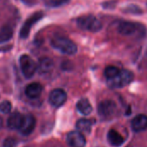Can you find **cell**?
I'll use <instances>...</instances> for the list:
<instances>
[{
    "mask_svg": "<svg viewBox=\"0 0 147 147\" xmlns=\"http://www.w3.org/2000/svg\"><path fill=\"white\" fill-rule=\"evenodd\" d=\"M77 24L79 28L90 32H98L102 28V23L101 21L92 15L82 16L78 18Z\"/></svg>",
    "mask_w": 147,
    "mask_h": 147,
    "instance_id": "6da1fadb",
    "label": "cell"
},
{
    "mask_svg": "<svg viewBox=\"0 0 147 147\" xmlns=\"http://www.w3.org/2000/svg\"><path fill=\"white\" fill-rule=\"evenodd\" d=\"M51 43L55 49L67 55H73L78 51L77 45L72 40L65 37H56L52 40Z\"/></svg>",
    "mask_w": 147,
    "mask_h": 147,
    "instance_id": "7a4b0ae2",
    "label": "cell"
},
{
    "mask_svg": "<svg viewBox=\"0 0 147 147\" xmlns=\"http://www.w3.org/2000/svg\"><path fill=\"white\" fill-rule=\"evenodd\" d=\"M134 76L132 71L128 70H121L114 78L108 80V84L113 89L123 88L129 84L134 80Z\"/></svg>",
    "mask_w": 147,
    "mask_h": 147,
    "instance_id": "3957f363",
    "label": "cell"
},
{
    "mask_svg": "<svg viewBox=\"0 0 147 147\" xmlns=\"http://www.w3.org/2000/svg\"><path fill=\"white\" fill-rule=\"evenodd\" d=\"M19 62H20L22 72L25 76V78H32L34 75L35 71H37V65L34 61V59L28 55L24 54L21 56Z\"/></svg>",
    "mask_w": 147,
    "mask_h": 147,
    "instance_id": "277c9868",
    "label": "cell"
},
{
    "mask_svg": "<svg viewBox=\"0 0 147 147\" xmlns=\"http://www.w3.org/2000/svg\"><path fill=\"white\" fill-rule=\"evenodd\" d=\"M98 113L102 119H112L117 113V106L111 100H104L98 105Z\"/></svg>",
    "mask_w": 147,
    "mask_h": 147,
    "instance_id": "5b68a950",
    "label": "cell"
},
{
    "mask_svg": "<svg viewBox=\"0 0 147 147\" xmlns=\"http://www.w3.org/2000/svg\"><path fill=\"white\" fill-rule=\"evenodd\" d=\"M43 16V13L42 12H36L34 14H33L32 16H30L26 22H24V24L22 25V28L20 31V37L22 39H25L28 36L29 32L31 30V28L34 24H35L40 19H41Z\"/></svg>",
    "mask_w": 147,
    "mask_h": 147,
    "instance_id": "8992f818",
    "label": "cell"
},
{
    "mask_svg": "<svg viewBox=\"0 0 147 147\" xmlns=\"http://www.w3.org/2000/svg\"><path fill=\"white\" fill-rule=\"evenodd\" d=\"M67 99V95L65 90L61 89H55L51 91L49 95V102L53 107L59 108L62 106Z\"/></svg>",
    "mask_w": 147,
    "mask_h": 147,
    "instance_id": "52a82bcc",
    "label": "cell"
},
{
    "mask_svg": "<svg viewBox=\"0 0 147 147\" xmlns=\"http://www.w3.org/2000/svg\"><path fill=\"white\" fill-rule=\"evenodd\" d=\"M67 143L71 147H84L86 141L82 133L79 131H72L67 134Z\"/></svg>",
    "mask_w": 147,
    "mask_h": 147,
    "instance_id": "ba28073f",
    "label": "cell"
},
{
    "mask_svg": "<svg viewBox=\"0 0 147 147\" xmlns=\"http://www.w3.org/2000/svg\"><path fill=\"white\" fill-rule=\"evenodd\" d=\"M140 25L135 22H121L118 25V32L122 35H133L139 29Z\"/></svg>",
    "mask_w": 147,
    "mask_h": 147,
    "instance_id": "9c48e42d",
    "label": "cell"
},
{
    "mask_svg": "<svg viewBox=\"0 0 147 147\" xmlns=\"http://www.w3.org/2000/svg\"><path fill=\"white\" fill-rule=\"evenodd\" d=\"M35 119L33 115H24L23 117V121L19 128V132L22 135H29L34 129L35 127Z\"/></svg>",
    "mask_w": 147,
    "mask_h": 147,
    "instance_id": "30bf717a",
    "label": "cell"
},
{
    "mask_svg": "<svg viewBox=\"0 0 147 147\" xmlns=\"http://www.w3.org/2000/svg\"><path fill=\"white\" fill-rule=\"evenodd\" d=\"M132 128L136 133H140L147 129V116L146 115H139L132 121Z\"/></svg>",
    "mask_w": 147,
    "mask_h": 147,
    "instance_id": "8fae6325",
    "label": "cell"
},
{
    "mask_svg": "<svg viewBox=\"0 0 147 147\" xmlns=\"http://www.w3.org/2000/svg\"><path fill=\"white\" fill-rule=\"evenodd\" d=\"M43 88L42 85L39 83H32L29 84L26 89H25V94L26 96L30 99H35L38 98L41 93H42Z\"/></svg>",
    "mask_w": 147,
    "mask_h": 147,
    "instance_id": "7c38bea8",
    "label": "cell"
},
{
    "mask_svg": "<svg viewBox=\"0 0 147 147\" xmlns=\"http://www.w3.org/2000/svg\"><path fill=\"white\" fill-rule=\"evenodd\" d=\"M108 141L114 147H120L124 143V138L117 131L111 129L108 133Z\"/></svg>",
    "mask_w": 147,
    "mask_h": 147,
    "instance_id": "4fadbf2b",
    "label": "cell"
},
{
    "mask_svg": "<svg viewBox=\"0 0 147 147\" xmlns=\"http://www.w3.org/2000/svg\"><path fill=\"white\" fill-rule=\"evenodd\" d=\"M23 117L24 115H21L20 113H15L12 114L7 121V125L8 127L10 129H17L19 130V128L21 127L22 121H23Z\"/></svg>",
    "mask_w": 147,
    "mask_h": 147,
    "instance_id": "5bb4252c",
    "label": "cell"
},
{
    "mask_svg": "<svg viewBox=\"0 0 147 147\" xmlns=\"http://www.w3.org/2000/svg\"><path fill=\"white\" fill-rule=\"evenodd\" d=\"M53 68V62L49 58H42L40 59L39 64L37 65V70L41 73H47L51 71Z\"/></svg>",
    "mask_w": 147,
    "mask_h": 147,
    "instance_id": "9a60e30c",
    "label": "cell"
},
{
    "mask_svg": "<svg viewBox=\"0 0 147 147\" xmlns=\"http://www.w3.org/2000/svg\"><path fill=\"white\" fill-rule=\"evenodd\" d=\"M78 110L84 115H89L92 112V106L88 99L83 98L77 103Z\"/></svg>",
    "mask_w": 147,
    "mask_h": 147,
    "instance_id": "2e32d148",
    "label": "cell"
},
{
    "mask_svg": "<svg viewBox=\"0 0 147 147\" xmlns=\"http://www.w3.org/2000/svg\"><path fill=\"white\" fill-rule=\"evenodd\" d=\"M76 127L78 131L84 134H90L92 127V123L90 120L87 119H80L76 123Z\"/></svg>",
    "mask_w": 147,
    "mask_h": 147,
    "instance_id": "e0dca14e",
    "label": "cell"
},
{
    "mask_svg": "<svg viewBox=\"0 0 147 147\" xmlns=\"http://www.w3.org/2000/svg\"><path fill=\"white\" fill-rule=\"evenodd\" d=\"M13 29L9 25H4L0 28V42H4L12 38Z\"/></svg>",
    "mask_w": 147,
    "mask_h": 147,
    "instance_id": "ac0fdd59",
    "label": "cell"
},
{
    "mask_svg": "<svg viewBox=\"0 0 147 147\" xmlns=\"http://www.w3.org/2000/svg\"><path fill=\"white\" fill-rule=\"evenodd\" d=\"M121 70H119L117 67L115 66H113V65H109L105 68L104 70V75L106 77V78L109 80V79H111V78H114L119 72H120Z\"/></svg>",
    "mask_w": 147,
    "mask_h": 147,
    "instance_id": "d6986e66",
    "label": "cell"
},
{
    "mask_svg": "<svg viewBox=\"0 0 147 147\" xmlns=\"http://www.w3.org/2000/svg\"><path fill=\"white\" fill-rule=\"evenodd\" d=\"M123 11L125 13H130V14H135V15H139L142 13V9L138 5H134V4H130V5L126 6L123 9Z\"/></svg>",
    "mask_w": 147,
    "mask_h": 147,
    "instance_id": "ffe728a7",
    "label": "cell"
},
{
    "mask_svg": "<svg viewBox=\"0 0 147 147\" xmlns=\"http://www.w3.org/2000/svg\"><path fill=\"white\" fill-rule=\"evenodd\" d=\"M43 1L45 4L49 7H59L68 2V0H43Z\"/></svg>",
    "mask_w": 147,
    "mask_h": 147,
    "instance_id": "44dd1931",
    "label": "cell"
},
{
    "mask_svg": "<svg viewBox=\"0 0 147 147\" xmlns=\"http://www.w3.org/2000/svg\"><path fill=\"white\" fill-rule=\"evenodd\" d=\"M12 105L9 101H3L0 103V111L3 114H9L11 111Z\"/></svg>",
    "mask_w": 147,
    "mask_h": 147,
    "instance_id": "7402d4cb",
    "label": "cell"
},
{
    "mask_svg": "<svg viewBox=\"0 0 147 147\" xmlns=\"http://www.w3.org/2000/svg\"><path fill=\"white\" fill-rule=\"evenodd\" d=\"M17 146V140L13 137H8L3 141V147H16Z\"/></svg>",
    "mask_w": 147,
    "mask_h": 147,
    "instance_id": "603a6c76",
    "label": "cell"
},
{
    "mask_svg": "<svg viewBox=\"0 0 147 147\" xmlns=\"http://www.w3.org/2000/svg\"><path fill=\"white\" fill-rule=\"evenodd\" d=\"M2 123H3V121H2V118L0 117V127H1V126H2Z\"/></svg>",
    "mask_w": 147,
    "mask_h": 147,
    "instance_id": "cb8c5ba5",
    "label": "cell"
}]
</instances>
